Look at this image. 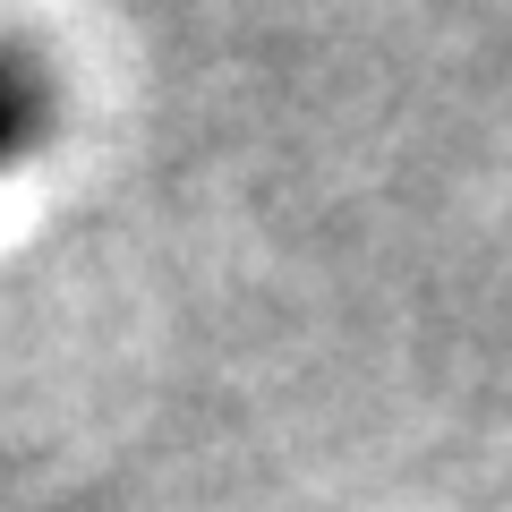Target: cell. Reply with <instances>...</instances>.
<instances>
[{"label":"cell","mask_w":512,"mask_h":512,"mask_svg":"<svg viewBox=\"0 0 512 512\" xmlns=\"http://www.w3.org/2000/svg\"><path fill=\"white\" fill-rule=\"evenodd\" d=\"M26 128H35V86H26V69H9V60H0V154L18 146Z\"/></svg>","instance_id":"obj_1"}]
</instances>
